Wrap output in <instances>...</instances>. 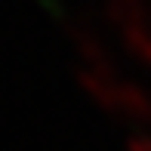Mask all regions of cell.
Returning a JSON list of instances; mask_svg holds the SVG:
<instances>
[{
	"instance_id": "6da1fadb",
	"label": "cell",
	"mask_w": 151,
	"mask_h": 151,
	"mask_svg": "<svg viewBox=\"0 0 151 151\" xmlns=\"http://www.w3.org/2000/svg\"><path fill=\"white\" fill-rule=\"evenodd\" d=\"M133 151H151V139H145V142H133Z\"/></svg>"
}]
</instances>
